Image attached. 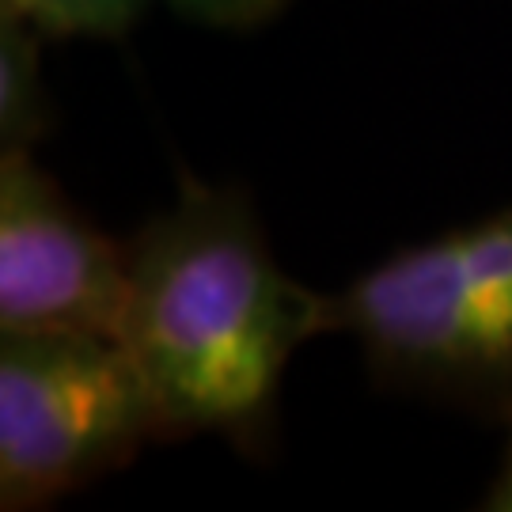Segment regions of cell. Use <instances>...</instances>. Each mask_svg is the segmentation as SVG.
Returning <instances> with one entry per match:
<instances>
[{
  "label": "cell",
  "mask_w": 512,
  "mask_h": 512,
  "mask_svg": "<svg viewBox=\"0 0 512 512\" xmlns=\"http://www.w3.org/2000/svg\"><path fill=\"white\" fill-rule=\"evenodd\" d=\"M334 334L406 391L512 421V205L403 247L334 293Z\"/></svg>",
  "instance_id": "7a4b0ae2"
},
{
  "label": "cell",
  "mask_w": 512,
  "mask_h": 512,
  "mask_svg": "<svg viewBox=\"0 0 512 512\" xmlns=\"http://www.w3.org/2000/svg\"><path fill=\"white\" fill-rule=\"evenodd\" d=\"M152 0H0V12L27 19L42 35L57 38H99L114 42L133 31Z\"/></svg>",
  "instance_id": "8992f818"
},
{
  "label": "cell",
  "mask_w": 512,
  "mask_h": 512,
  "mask_svg": "<svg viewBox=\"0 0 512 512\" xmlns=\"http://www.w3.org/2000/svg\"><path fill=\"white\" fill-rule=\"evenodd\" d=\"M46 42L27 19L0 12V152H35L54 129Z\"/></svg>",
  "instance_id": "5b68a950"
},
{
  "label": "cell",
  "mask_w": 512,
  "mask_h": 512,
  "mask_svg": "<svg viewBox=\"0 0 512 512\" xmlns=\"http://www.w3.org/2000/svg\"><path fill=\"white\" fill-rule=\"evenodd\" d=\"M129 243L84 217L35 152H0V330L122 334Z\"/></svg>",
  "instance_id": "277c9868"
},
{
  "label": "cell",
  "mask_w": 512,
  "mask_h": 512,
  "mask_svg": "<svg viewBox=\"0 0 512 512\" xmlns=\"http://www.w3.org/2000/svg\"><path fill=\"white\" fill-rule=\"evenodd\" d=\"M160 440L122 338L0 330V509L35 512L122 471Z\"/></svg>",
  "instance_id": "3957f363"
},
{
  "label": "cell",
  "mask_w": 512,
  "mask_h": 512,
  "mask_svg": "<svg viewBox=\"0 0 512 512\" xmlns=\"http://www.w3.org/2000/svg\"><path fill=\"white\" fill-rule=\"evenodd\" d=\"M505 429H509V440H505V448H501L497 475L490 478L486 494L478 501V509H486V512H512V421Z\"/></svg>",
  "instance_id": "ba28073f"
},
{
  "label": "cell",
  "mask_w": 512,
  "mask_h": 512,
  "mask_svg": "<svg viewBox=\"0 0 512 512\" xmlns=\"http://www.w3.org/2000/svg\"><path fill=\"white\" fill-rule=\"evenodd\" d=\"M323 334H334V293L277 262L243 190L186 179L129 239L118 338L145 376L160 440L217 437L266 456L285 372Z\"/></svg>",
  "instance_id": "6da1fadb"
},
{
  "label": "cell",
  "mask_w": 512,
  "mask_h": 512,
  "mask_svg": "<svg viewBox=\"0 0 512 512\" xmlns=\"http://www.w3.org/2000/svg\"><path fill=\"white\" fill-rule=\"evenodd\" d=\"M179 16L220 31H251L285 12L289 0H167Z\"/></svg>",
  "instance_id": "52a82bcc"
}]
</instances>
